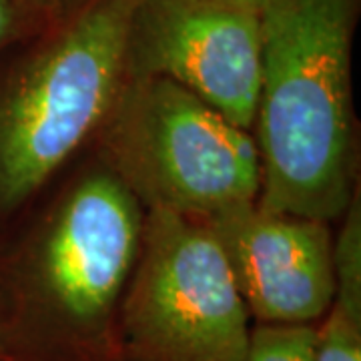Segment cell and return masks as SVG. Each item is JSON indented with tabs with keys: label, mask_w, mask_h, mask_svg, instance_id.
I'll list each match as a JSON object with an SVG mask.
<instances>
[{
	"label": "cell",
	"mask_w": 361,
	"mask_h": 361,
	"mask_svg": "<svg viewBox=\"0 0 361 361\" xmlns=\"http://www.w3.org/2000/svg\"><path fill=\"white\" fill-rule=\"evenodd\" d=\"M145 209L97 155L61 177L0 251V337L16 361H118Z\"/></svg>",
	"instance_id": "6da1fadb"
},
{
	"label": "cell",
	"mask_w": 361,
	"mask_h": 361,
	"mask_svg": "<svg viewBox=\"0 0 361 361\" xmlns=\"http://www.w3.org/2000/svg\"><path fill=\"white\" fill-rule=\"evenodd\" d=\"M257 14V205L339 221L360 189L351 92L357 0H265Z\"/></svg>",
	"instance_id": "7a4b0ae2"
},
{
	"label": "cell",
	"mask_w": 361,
	"mask_h": 361,
	"mask_svg": "<svg viewBox=\"0 0 361 361\" xmlns=\"http://www.w3.org/2000/svg\"><path fill=\"white\" fill-rule=\"evenodd\" d=\"M137 0H85L0 78V229L23 221L92 145L125 80Z\"/></svg>",
	"instance_id": "3957f363"
},
{
	"label": "cell",
	"mask_w": 361,
	"mask_h": 361,
	"mask_svg": "<svg viewBox=\"0 0 361 361\" xmlns=\"http://www.w3.org/2000/svg\"><path fill=\"white\" fill-rule=\"evenodd\" d=\"M92 149L145 211L205 221L261 191L253 133L169 78L125 77Z\"/></svg>",
	"instance_id": "277c9868"
},
{
	"label": "cell",
	"mask_w": 361,
	"mask_h": 361,
	"mask_svg": "<svg viewBox=\"0 0 361 361\" xmlns=\"http://www.w3.org/2000/svg\"><path fill=\"white\" fill-rule=\"evenodd\" d=\"M249 311L205 221L145 211L118 361H243Z\"/></svg>",
	"instance_id": "5b68a950"
},
{
	"label": "cell",
	"mask_w": 361,
	"mask_h": 361,
	"mask_svg": "<svg viewBox=\"0 0 361 361\" xmlns=\"http://www.w3.org/2000/svg\"><path fill=\"white\" fill-rule=\"evenodd\" d=\"M125 77L169 78L251 130L261 80L259 14L223 0H137Z\"/></svg>",
	"instance_id": "8992f818"
},
{
	"label": "cell",
	"mask_w": 361,
	"mask_h": 361,
	"mask_svg": "<svg viewBox=\"0 0 361 361\" xmlns=\"http://www.w3.org/2000/svg\"><path fill=\"white\" fill-rule=\"evenodd\" d=\"M257 325H315L336 293L329 223L247 201L205 219Z\"/></svg>",
	"instance_id": "52a82bcc"
},
{
	"label": "cell",
	"mask_w": 361,
	"mask_h": 361,
	"mask_svg": "<svg viewBox=\"0 0 361 361\" xmlns=\"http://www.w3.org/2000/svg\"><path fill=\"white\" fill-rule=\"evenodd\" d=\"M313 361H361V301L334 297L315 325Z\"/></svg>",
	"instance_id": "ba28073f"
},
{
	"label": "cell",
	"mask_w": 361,
	"mask_h": 361,
	"mask_svg": "<svg viewBox=\"0 0 361 361\" xmlns=\"http://www.w3.org/2000/svg\"><path fill=\"white\" fill-rule=\"evenodd\" d=\"M315 325H257L243 361H313Z\"/></svg>",
	"instance_id": "9c48e42d"
},
{
	"label": "cell",
	"mask_w": 361,
	"mask_h": 361,
	"mask_svg": "<svg viewBox=\"0 0 361 361\" xmlns=\"http://www.w3.org/2000/svg\"><path fill=\"white\" fill-rule=\"evenodd\" d=\"M82 2L85 0H14L23 16H37L44 20H59L77 11Z\"/></svg>",
	"instance_id": "30bf717a"
},
{
	"label": "cell",
	"mask_w": 361,
	"mask_h": 361,
	"mask_svg": "<svg viewBox=\"0 0 361 361\" xmlns=\"http://www.w3.org/2000/svg\"><path fill=\"white\" fill-rule=\"evenodd\" d=\"M20 18L23 14L16 8L14 0H0V49L16 35Z\"/></svg>",
	"instance_id": "8fae6325"
},
{
	"label": "cell",
	"mask_w": 361,
	"mask_h": 361,
	"mask_svg": "<svg viewBox=\"0 0 361 361\" xmlns=\"http://www.w3.org/2000/svg\"><path fill=\"white\" fill-rule=\"evenodd\" d=\"M223 2H229V4H235V6H243V8H249V11L257 13L265 0H223Z\"/></svg>",
	"instance_id": "7c38bea8"
},
{
	"label": "cell",
	"mask_w": 361,
	"mask_h": 361,
	"mask_svg": "<svg viewBox=\"0 0 361 361\" xmlns=\"http://www.w3.org/2000/svg\"><path fill=\"white\" fill-rule=\"evenodd\" d=\"M0 361H16L13 357V353L8 351V348L4 345V341H2V337H0Z\"/></svg>",
	"instance_id": "4fadbf2b"
}]
</instances>
